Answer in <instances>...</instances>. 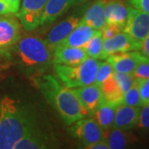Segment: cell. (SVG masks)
Returning <instances> with one entry per match:
<instances>
[{"label":"cell","instance_id":"6da1fadb","mask_svg":"<svg viewBox=\"0 0 149 149\" xmlns=\"http://www.w3.org/2000/svg\"><path fill=\"white\" fill-rule=\"evenodd\" d=\"M31 79L66 125L87 116L74 90L65 85L56 76L42 74Z\"/></svg>","mask_w":149,"mask_h":149},{"label":"cell","instance_id":"7a4b0ae2","mask_svg":"<svg viewBox=\"0 0 149 149\" xmlns=\"http://www.w3.org/2000/svg\"><path fill=\"white\" fill-rule=\"evenodd\" d=\"M38 128L34 113L8 96L0 100V149H13L25 134Z\"/></svg>","mask_w":149,"mask_h":149},{"label":"cell","instance_id":"3957f363","mask_svg":"<svg viewBox=\"0 0 149 149\" xmlns=\"http://www.w3.org/2000/svg\"><path fill=\"white\" fill-rule=\"evenodd\" d=\"M30 78L44 74L53 64L52 51L45 40L38 37H21L13 47L12 57Z\"/></svg>","mask_w":149,"mask_h":149},{"label":"cell","instance_id":"277c9868","mask_svg":"<svg viewBox=\"0 0 149 149\" xmlns=\"http://www.w3.org/2000/svg\"><path fill=\"white\" fill-rule=\"evenodd\" d=\"M100 61L88 57L83 62L74 65L53 63L56 76L69 88H79L95 83L96 74Z\"/></svg>","mask_w":149,"mask_h":149},{"label":"cell","instance_id":"5b68a950","mask_svg":"<svg viewBox=\"0 0 149 149\" xmlns=\"http://www.w3.org/2000/svg\"><path fill=\"white\" fill-rule=\"evenodd\" d=\"M21 27L15 13L0 15V63L12 58L13 47L22 37Z\"/></svg>","mask_w":149,"mask_h":149},{"label":"cell","instance_id":"8992f818","mask_svg":"<svg viewBox=\"0 0 149 149\" xmlns=\"http://www.w3.org/2000/svg\"><path fill=\"white\" fill-rule=\"evenodd\" d=\"M70 126V133L80 142L83 148L104 139V131L95 118H82Z\"/></svg>","mask_w":149,"mask_h":149},{"label":"cell","instance_id":"52a82bcc","mask_svg":"<svg viewBox=\"0 0 149 149\" xmlns=\"http://www.w3.org/2000/svg\"><path fill=\"white\" fill-rule=\"evenodd\" d=\"M48 0H22L19 10L15 13L22 27L31 32L41 25Z\"/></svg>","mask_w":149,"mask_h":149},{"label":"cell","instance_id":"ba28073f","mask_svg":"<svg viewBox=\"0 0 149 149\" xmlns=\"http://www.w3.org/2000/svg\"><path fill=\"white\" fill-rule=\"evenodd\" d=\"M123 32L141 43L149 34V13L130 6Z\"/></svg>","mask_w":149,"mask_h":149},{"label":"cell","instance_id":"9c48e42d","mask_svg":"<svg viewBox=\"0 0 149 149\" xmlns=\"http://www.w3.org/2000/svg\"><path fill=\"white\" fill-rule=\"evenodd\" d=\"M106 61L111 65L114 72L133 74L141 62L148 61L149 59L139 51H132L112 54L107 57Z\"/></svg>","mask_w":149,"mask_h":149},{"label":"cell","instance_id":"30bf717a","mask_svg":"<svg viewBox=\"0 0 149 149\" xmlns=\"http://www.w3.org/2000/svg\"><path fill=\"white\" fill-rule=\"evenodd\" d=\"M140 42L135 41L126 32H120L110 38L104 39V54L103 60L112 54L139 51Z\"/></svg>","mask_w":149,"mask_h":149},{"label":"cell","instance_id":"8fae6325","mask_svg":"<svg viewBox=\"0 0 149 149\" xmlns=\"http://www.w3.org/2000/svg\"><path fill=\"white\" fill-rule=\"evenodd\" d=\"M87 115H94L97 108L104 101L100 86L95 83L73 89Z\"/></svg>","mask_w":149,"mask_h":149},{"label":"cell","instance_id":"7c38bea8","mask_svg":"<svg viewBox=\"0 0 149 149\" xmlns=\"http://www.w3.org/2000/svg\"><path fill=\"white\" fill-rule=\"evenodd\" d=\"M80 21L81 17L70 16L65 19L64 21L59 22L58 24L52 28L45 41L52 52L67 37V36L79 24Z\"/></svg>","mask_w":149,"mask_h":149},{"label":"cell","instance_id":"4fadbf2b","mask_svg":"<svg viewBox=\"0 0 149 149\" xmlns=\"http://www.w3.org/2000/svg\"><path fill=\"white\" fill-rule=\"evenodd\" d=\"M87 1L88 0H48L41 20V25L53 22L72 7L83 4Z\"/></svg>","mask_w":149,"mask_h":149},{"label":"cell","instance_id":"5bb4252c","mask_svg":"<svg viewBox=\"0 0 149 149\" xmlns=\"http://www.w3.org/2000/svg\"><path fill=\"white\" fill-rule=\"evenodd\" d=\"M140 107H133L123 104H118L115 110L113 127L122 130H131L137 127Z\"/></svg>","mask_w":149,"mask_h":149},{"label":"cell","instance_id":"9a60e30c","mask_svg":"<svg viewBox=\"0 0 149 149\" xmlns=\"http://www.w3.org/2000/svg\"><path fill=\"white\" fill-rule=\"evenodd\" d=\"M53 63L74 65L83 62L89 56L83 48L58 46L52 52Z\"/></svg>","mask_w":149,"mask_h":149},{"label":"cell","instance_id":"2e32d148","mask_svg":"<svg viewBox=\"0 0 149 149\" xmlns=\"http://www.w3.org/2000/svg\"><path fill=\"white\" fill-rule=\"evenodd\" d=\"M130 6L126 5L120 0H112L106 2L104 7V17L106 24L123 27L127 21Z\"/></svg>","mask_w":149,"mask_h":149},{"label":"cell","instance_id":"e0dca14e","mask_svg":"<svg viewBox=\"0 0 149 149\" xmlns=\"http://www.w3.org/2000/svg\"><path fill=\"white\" fill-rule=\"evenodd\" d=\"M105 0H95L85 11L81 21L95 30H102L106 25L104 17Z\"/></svg>","mask_w":149,"mask_h":149},{"label":"cell","instance_id":"ac0fdd59","mask_svg":"<svg viewBox=\"0 0 149 149\" xmlns=\"http://www.w3.org/2000/svg\"><path fill=\"white\" fill-rule=\"evenodd\" d=\"M95 31L96 30L94 28L80 21L79 24L74 27L67 37L59 46L83 48V47L95 34Z\"/></svg>","mask_w":149,"mask_h":149},{"label":"cell","instance_id":"d6986e66","mask_svg":"<svg viewBox=\"0 0 149 149\" xmlns=\"http://www.w3.org/2000/svg\"><path fill=\"white\" fill-rule=\"evenodd\" d=\"M49 147V139L39 127L25 134L13 146V149H44Z\"/></svg>","mask_w":149,"mask_h":149},{"label":"cell","instance_id":"ffe728a7","mask_svg":"<svg viewBox=\"0 0 149 149\" xmlns=\"http://www.w3.org/2000/svg\"><path fill=\"white\" fill-rule=\"evenodd\" d=\"M117 106L118 105L104 100L95 112V118L100 126L102 130L104 131V133L109 131L113 127L114 114Z\"/></svg>","mask_w":149,"mask_h":149},{"label":"cell","instance_id":"44dd1931","mask_svg":"<svg viewBox=\"0 0 149 149\" xmlns=\"http://www.w3.org/2000/svg\"><path fill=\"white\" fill-rule=\"evenodd\" d=\"M104 139L107 141L110 149L126 148L134 141V137L128 133V130H122L114 127L109 130L108 136Z\"/></svg>","mask_w":149,"mask_h":149},{"label":"cell","instance_id":"7402d4cb","mask_svg":"<svg viewBox=\"0 0 149 149\" xmlns=\"http://www.w3.org/2000/svg\"><path fill=\"white\" fill-rule=\"evenodd\" d=\"M100 88L105 101L115 105L122 104L123 92L113 74L100 85Z\"/></svg>","mask_w":149,"mask_h":149},{"label":"cell","instance_id":"603a6c76","mask_svg":"<svg viewBox=\"0 0 149 149\" xmlns=\"http://www.w3.org/2000/svg\"><path fill=\"white\" fill-rule=\"evenodd\" d=\"M83 49L89 57L103 60L104 54V38L100 30H96Z\"/></svg>","mask_w":149,"mask_h":149},{"label":"cell","instance_id":"cb8c5ba5","mask_svg":"<svg viewBox=\"0 0 149 149\" xmlns=\"http://www.w3.org/2000/svg\"><path fill=\"white\" fill-rule=\"evenodd\" d=\"M122 104L133 107H141L143 105L140 94H139V87L137 85V83L135 82V80H134L133 85L123 94Z\"/></svg>","mask_w":149,"mask_h":149},{"label":"cell","instance_id":"d4e9b609","mask_svg":"<svg viewBox=\"0 0 149 149\" xmlns=\"http://www.w3.org/2000/svg\"><path fill=\"white\" fill-rule=\"evenodd\" d=\"M113 73V70L112 65L108 61L100 62L98 67L97 74H96L95 84L98 85H100L107 80Z\"/></svg>","mask_w":149,"mask_h":149},{"label":"cell","instance_id":"484cf974","mask_svg":"<svg viewBox=\"0 0 149 149\" xmlns=\"http://www.w3.org/2000/svg\"><path fill=\"white\" fill-rule=\"evenodd\" d=\"M113 77L117 80L118 85L120 86L123 94L128 91V89L133 85L135 78L133 74H126V73H118L113 71Z\"/></svg>","mask_w":149,"mask_h":149},{"label":"cell","instance_id":"4316f807","mask_svg":"<svg viewBox=\"0 0 149 149\" xmlns=\"http://www.w3.org/2000/svg\"><path fill=\"white\" fill-rule=\"evenodd\" d=\"M143 105H149V79L135 78Z\"/></svg>","mask_w":149,"mask_h":149},{"label":"cell","instance_id":"83f0119b","mask_svg":"<svg viewBox=\"0 0 149 149\" xmlns=\"http://www.w3.org/2000/svg\"><path fill=\"white\" fill-rule=\"evenodd\" d=\"M137 127L142 130L149 132V105H142L140 107Z\"/></svg>","mask_w":149,"mask_h":149},{"label":"cell","instance_id":"f1b7e54d","mask_svg":"<svg viewBox=\"0 0 149 149\" xmlns=\"http://www.w3.org/2000/svg\"><path fill=\"white\" fill-rule=\"evenodd\" d=\"M134 78L149 79V61L141 62L133 72Z\"/></svg>","mask_w":149,"mask_h":149},{"label":"cell","instance_id":"f546056e","mask_svg":"<svg viewBox=\"0 0 149 149\" xmlns=\"http://www.w3.org/2000/svg\"><path fill=\"white\" fill-rule=\"evenodd\" d=\"M102 33V37L104 39L110 38L113 36L116 35L118 32H122L123 28L121 27H118L117 25H109L106 24L104 28L100 30Z\"/></svg>","mask_w":149,"mask_h":149},{"label":"cell","instance_id":"4dcf8cb0","mask_svg":"<svg viewBox=\"0 0 149 149\" xmlns=\"http://www.w3.org/2000/svg\"><path fill=\"white\" fill-rule=\"evenodd\" d=\"M128 2L132 8L149 13V0H128Z\"/></svg>","mask_w":149,"mask_h":149},{"label":"cell","instance_id":"1f68e13d","mask_svg":"<svg viewBox=\"0 0 149 149\" xmlns=\"http://www.w3.org/2000/svg\"><path fill=\"white\" fill-rule=\"evenodd\" d=\"M139 52L149 59V34L140 43Z\"/></svg>","mask_w":149,"mask_h":149},{"label":"cell","instance_id":"d6a6232c","mask_svg":"<svg viewBox=\"0 0 149 149\" xmlns=\"http://www.w3.org/2000/svg\"><path fill=\"white\" fill-rule=\"evenodd\" d=\"M87 149H110L109 146L107 143V141L104 139H101L98 142H96L95 143L91 144L90 146H88Z\"/></svg>","mask_w":149,"mask_h":149},{"label":"cell","instance_id":"836d02e7","mask_svg":"<svg viewBox=\"0 0 149 149\" xmlns=\"http://www.w3.org/2000/svg\"><path fill=\"white\" fill-rule=\"evenodd\" d=\"M6 1L10 7L12 13H16L19 10V8L21 5V0H6Z\"/></svg>","mask_w":149,"mask_h":149},{"label":"cell","instance_id":"e575fe53","mask_svg":"<svg viewBox=\"0 0 149 149\" xmlns=\"http://www.w3.org/2000/svg\"><path fill=\"white\" fill-rule=\"evenodd\" d=\"M12 13V11L6 0H0V15Z\"/></svg>","mask_w":149,"mask_h":149}]
</instances>
